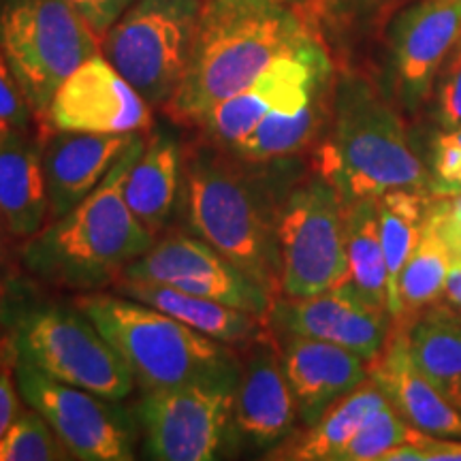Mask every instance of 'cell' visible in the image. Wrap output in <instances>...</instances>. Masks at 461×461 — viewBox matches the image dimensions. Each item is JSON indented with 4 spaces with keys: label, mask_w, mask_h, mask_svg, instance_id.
I'll return each instance as SVG.
<instances>
[{
    "label": "cell",
    "mask_w": 461,
    "mask_h": 461,
    "mask_svg": "<svg viewBox=\"0 0 461 461\" xmlns=\"http://www.w3.org/2000/svg\"><path fill=\"white\" fill-rule=\"evenodd\" d=\"M269 165L203 140L184 157V197L193 233L278 299V218L291 184Z\"/></svg>",
    "instance_id": "6da1fadb"
},
{
    "label": "cell",
    "mask_w": 461,
    "mask_h": 461,
    "mask_svg": "<svg viewBox=\"0 0 461 461\" xmlns=\"http://www.w3.org/2000/svg\"><path fill=\"white\" fill-rule=\"evenodd\" d=\"M143 148L146 137L137 132L105 180L82 203L24 240L22 265L34 278L68 291H101L115 285L126 265L154 246L157 235L132 214L124 199V180Z\"/></svg>",
    "instance_id": "7a4b0ae2"
},
{
    "label": "cell",
    "mask_w": 461,
    "mask_h": 461,
    "mask_svg": "<svg viewBox=\"0 0 461 461\" xmlns=\"http://www.w3.org/2000/svg\"><path fill=\"white\" fill-rule=\"evenodd\" d=\"M308 34L302 17L282 0H203L186 71L167 113L194 126L207 109L244 90Z\"/></svg>",
    "instance_id": "3957f363"
},
{
    "label": "cell",
    "mask_w": 461,
    "mask_h": 461,
    "mask_svg": "<svg viewBox=\"0 0 461 461\" xmlns=\"http://www.w3.org/2000/svg\"><path fill=\"white\" fill-rule=\"evenodd\" d=\"M95 322L143 391L180 384H229L238 387L241 353L173 316L135 299L109 293H82L75 299Z\"/></svg>",
    "instance_id": "277c9868"
},
{
    "label": "cell",
    "mask_w": 461,
    "mask_h": 461,
    "mask_svg": "<svg viewBox=\"0 0 461 461\" xmlns=\"http://www.w3.org/2000/svg\"><path fill=\"white\" fill-rule=\"evenodd\" d=\"M330 137L321 148L319 173L346 203L376 199L397 188L429 186L406 137L400 113L367 79L346 75L331 96Z\"/></svg>",
    "instance_id": "5b68a950"
},
{
    "label": "cell",
    "mask_w": 461,
    "mask_h": 461,
    "mask_svg": "<svg viewBox=\"0 0 461 461\" xmlns=\"http://www.w3.org/2000/svg\"><path fill=\"white\" fill-rule=\"evenodd\" d=\"M103 41L65 0H3L0 51L43 122L56 90Z\"/></svg>",
    "instance_id": "8992f818"
},
{
    "label": "cell",
    "mask_w": 461,
    "mask_h": 461,
    "mask_svg": "<svg viewBox=\"0 0 461 461\" xmlns=\"http://www.w3.org/2000/svg\"><path fill=\"white\" fill-rule=\"evenodd\" d=\"M278 246L280 297L319 295L346 280V201L319 171L286 190Z\"/></svg>",
    "instance_id": "52a82bcc"
},
{
    "label": "cell",
    "mask_w": 461,
    "mask_h": 461,
    "mask_svg": "<svg viewBox=\"0 0 461 461\" xmlns=\"http://www.w3.org/2000/svg\"><path fill=\"white\" fill-rule=\"evenodd\" d=\"M203 0H135L103 39V54L152 107L182 82Z\"/></svg>",
    "instance_id": "ba28073f"
},
{
    "label": "cell",
    "mask_w": 461,
    "mask_h": 461,
    "mask_svg": "<svg viewBox=\"0 0 461 461\" xmlns=\"http://www.w3.org/2000/svg\"><path fill=\"white\" fill-rule=\"evenodd\" d=\"M15 353L60 383L122 402L135 378L122 357L77 305L28 310L14 331Z\"/></svg>",
    "instance_id": "9c48e42d"
},
{
    "label": "cell",
    "mask_w": 461,
    "mask_h": 461,
    "mask_svg": "<svg viewBox=\"0 0 461 461\" xmlns=\"http://www.w3.org/2000/svg\"><path fill=\"white\" fill-rule=\"evenodd\" d=\"M22 402L43 414L73 459L129 461L135 457V423L120 402L51 378L17 357Z\"/></svg>",
    "instance_id": "30bf717a"
},
{
    "label": "cell",
    "mask_w": 461,
    "mask_h": 461,
    "mask_svg": "<svg viewBox=\"0 0 461 461\" xmlns=\"http://www.w3.org/2000/svg\"><path fill=\"white\" fill-rule=\"evenodd\" d=\"M235 387L180 384L146 391L140 419L146 451L158 461H210L233 442Z\"/></svg>",
    "instance_id": "8fae6325"
},
{
    "label": "cell",
    "mask_w": 461,
    "mask_h": 461,
    "mask_svg": "<svg viewBox=\"0 0 461 461\" xmlns=\"http://www.w3.org/2000/svg\"><path fill=\"white\" fill-rule=\"evenodd\" d=\"M330 60L312 34L280 54L252 84L201 115L199 126L207 141L230 148L248 135L267 113L299 107L327 92Z\"/></svg>",
    "instance_id": "7c38bea8"
},
{
    "label": "cell",
    "mask_w": 461,
    "mask_h": 461,
    "mask_svg": "<svg viewBox=\"0 0 461 461\" xmlns=\"http://www.w3.org/2000/svg\"><path fill=\"white\" fill-rule=\"evenodd\" d=\"M120 278L157 282L267 319L276 297L199 235H169L126 265Z\"/></svg>",
    "instance_id": "4fadbf2b"
},
{
    "label": "cell",
    "mask_w": 461,
    "mask_h": 461,
    "mask_svg": "<svg viewBox=\"0 0 461 461\" xmlns=\"http://www.w3.org/2000/svg\"><path fill=\"white\" fill-rule=\"evenodd\" d=\"M67 132L131 135L152 126V105L107 60L90 56L56 90L41 126Z\"/></svg>",
    "instance_id": "5bb4252c"
},
{
    "label": "cell",
    "mask_w": 461,
    "mask_h": 461,
    "mask_svg": "<svg viewBox=\"0 0 461 461\" xmlns=\"http://www.w3.org/2000/svg\"><path fill=\"white\" fill-rule=\"evenodd\" d=\"M299 423L295 395L282 366L278 339L269 330L244 346L233 400V442L274 451Z\"/></svg>",
    "instance_id": "9a60e30c"
},
{
    "label": "cell",
    "mask_w": 461,
    "mask_h": 461,
    "mask_svg": "<svg viewBox=\"0 0 461 461\" xmlns=\"http://www.w3.org/2000/svg\"><path fill=\"white\" fill-rule=\"evenodd\" d=\"M461 32V0H420L391 26V86L403 107L414 109L431 86Z\"/></svg>",
    "instance_id": "2e32d148"
},
{
    "label": "cell",
    "mask_w": 461,
    "mask_h": 461,
    "mask_svg": "<svg viewBox=\"0 0 461 461\" xmlns=\"http://www.w3.org/2000/svg\"><path fill=\"white\" fill-rule=\"evenodd\" d=\"M274 333H293L344 346L372 363L389 342L393 321L389 314L357 302L342 288L310 297H278L267 314Z\"/></svg>",
    "instance_id": "e0dca14e"
},
{
    "label": "cell",
    "mask_w": 461,
    "mask_h": 461,
    "mask_svg": "<svg viewBox=\"0 0 461 461\" xmlns=\"http://www.w3.org/2000/svg\"><path fill=\"white\" fill-rule=\"evenodd\" d=\"M274 336L295 395L299 423L305 428L314 425L333 402L370 378V363L344 346L293 333Z\"/></svg>",
    "instance_id": "ac0fdd59"
},
{
    "label": "cell",
    "mask_w": 461,
    "mask_h": 461,
    "mask_svg": "<svg viewBox=\"0 0 461 461\" xmlns=\"http://www.w3.org/2000/svg\"><path fill=\"white\" fill-rule=\"evenodd\" d=\"M135 137L137 132L96 135L67 131H51L48 140L43 137L50 221L68 214L75 205L82 203L105 180Z\"/></svg>",
    "instance_id": "d6986e66"
},
{
    "label": "cell",
    "mask_w": 461,
    "mask_h": 461,
    "mask_svg": "<svg viewBox=\"0 0 461 461\" xmlns=\"http://www.w3.org/2000/svg\"><path fill=\"white\" fill-rule=\"evenodd\" d=\"M370 378L412 429L436 438H461V412L414 367L403 327L391 330L384 350L370 363Z\"/></svg>",
    "instance_id": "ffe728a7"
},
{
    "label": "cell",
    "mask_w": 461,
    "mask_h": 461,
    "mask_svg": "<svg viewBox=\"0 0 461 461\" xmlns=\"http://www.w3.org/2000/svg\"><path fill=\"white\" fill-rule=\"evenodd\" d=\"M0 216L14 240H28L50 222L43 137L32 129L0 131Z\"/></svg>",
    "instance_id": "44dd1931"
},
{
    "label": "cell",
    "mask_w": 461,
    "mask_h": 461,
    "mask_svg": "<svg viewBox=\"0 0 461 461\" xmlns=\"http://www.w3.org/2000/svg\"><path fill=\"white\" fill-rule=\"evenodd\" d=\"M113 286L118 295L152 305L184 325L193 327L194 331L222 344L244 348L269 331L267 319L263 316L214 302V299L184 293L180 288L129 278H120Z\"/></svg>",
    "instance_id": "7402d4cb"
},
{
    "label": "cell",
    "mask_w": 461,
    "mask_h": 461,
    "mask_svg": "<svg viewBox=\"0 0 461 461\" xmlns=\"http://www.w3.org/2000/svg\"><path fill=\"white\" fill-rule=\"evenodd\" d=\"M184 188V152L171 132H154L124 180L131 212L158 235L176 214Z\"/></svg>",
    "instance_id": "603a6c76"
},
{
    "label": "cell",
    "mask_w": 461,
    "mask_h": 461,
    "mask_svg": "<svg viewBox=\"0 0 461 461\" xmlns=\"http://www.w3.org/2000/svg\"><path fill=\"white\" fill-rule=\"evenodd\" d=\"M408 353L414 367L445 400L461 412V319L445 303H436L406 327Z\"/></svg>",
    "instance_id": "cb8c5ba5"
},
{
    "label": "cell",
    "mask_w": 461,
    "mask_h": 461,
    "mask_svg": "<svg viewBox=\"0 0 461 461\" xmlns=\"http://www.w3.org/2000/svg\"><path fill=\"white\" fill-rule=\"evenodd\" d=\"M346 263L348 274L336 288L374 312L389 314V272L380 241L376 199L346 203Z\"/></svg>",
    "instance_id": "d4e9b609"
},
{
    "label": "cell",
    "mask_w": 461,
    "mask_h": 461,
    "mask_svg": "<svg viewBox=\"0 0 461 461\" xmlns=\"http://www.w3.org/2000/svg\"><path fill=\"white\" fill-rule=\"evenodd\" d=\"M387 403L383 391L372 378L338 402H333L322 417L310 425L308 431L299 438H288L269 455L272 459H297V461H338V455L348 445L355 431L361 428L367 414L378 406Z\"/></svg>",
    "instance_id": "484cf974"
},
{
    "label": "cell",
    "mask_w": 461,
    "mask_h": 461,
    "mask_svg": "<svg viewBox=\"0 0 461 461\" xmlns=\"http://www.w3.org/2000/svg\"><path fill=\"white\" fill-rule=\"evenodd\" d=\"M330 112L331 103H327V92L305 105L274 109L248 135L227 149L235 157L255 163L285 160L314 141Z\"/></svg>",
    "instance_id": "4316f807"
},
{
    "label": "cell",
    "mask_w": 461,
    "mask_h": 461,
    "mask_svg": "<svg viewBox=\"0 0 461 461\" xmlns=\"http://www.w3.org/2000/svg\"><path fill=\"white\" fill-rule=\"evenodd\" d=\"M451 267V257H448L445 241L425 218L417 250L403 265L393 295H391L389 314L393 327H406L420 312L440 303Z\"/></svg>",
    "instance_id": "83f0119b"
},
{
    "label": "cell",
    "mask_w": 461,
    "mask_h": 461,
    "mask_svg": "<svg viewBox=\"0 0 461 461\" xmlns=\"http://www.w3.org/2000/svg\"><path fill=\"white\" fill-rule=\"evenodd\" d=\"M431 197L434 193H425L419 188H397L376 197L380 241H383L389 272V302L403 265L417 250Z\"/></svg>",
    "instance_id": "f1b7e54d"
},
{
    "label": "cell",
    "mask_w": 461,
    "mask_h": 461,
    "mask_svg": "<svg viewBox=\"0 0 461 461\" xmlns=\"http://www.w3.org/2000/svg\"><path fill=\"white\" fill-rule=\"evenodd\" d=\"M73 459L43 414L28 406L0 440V461H67Z\"/></svg>",
    "instance_id": "f546056e"
},
{
    "label": "cell",
    "mask_w": 461,
    "mask_h": 461,
    "mask_svg": "<svg viewBox=\"0 0 461 461\" xmlns=\"http://www.w3.org/2000/svg\"><path fill=\"white\" fill-rule=\"evenodd\" d=\"M412 431L387 402L367 414L361 428L338 455V461H380L391 448L411 440Z\"/></svg>",
    "instance_id": "4dcf8cb0"
},
{
    "label": "cell",
    "mask_w": 461,
    "mask_h": 461,
    "mask_svg": "<svg viewBox=\"0 0 461 461\" xmlns=\"http://www.w3.org/2000/svg\"><path fill=\"white\" fill-rule=\"evenodd\" d=\"M431 167H434V177L429 182L431 193H461V126L436 137L431 148Z\"/></svg>",
    "instance_id": "1f68e13d"
},
{
    "label": "cell",
    "mask_w": 461,
    "mask_h": 461,
    "mask_svg": "<svg viewBox=\"0 0 461 461\" xmlns=\"http://www.w3.org/2000/svg\"><path fill=\"white\" fill-rule=\"evenodd\" d=\"M34 118L37 115H34L31 101L26 99L14 68L0 51V131L31 129Z\"/></svg>",
    "instance_id": "d6a6232c"
},
{
    "label": "cell",
    "mask_w": 461,
    "mask_h": 461,
    "mask_svg": "<svg viewBox=\"0 0 461 461\" xmlns=\"http://www.w3.org/2000/svg\"><path fill=\"white\" fill-rule=\"evenodd\" d=\"M428 222L445 241L453 267L461 265V193L434 194L429 203Z\"/></svg>",
    "instance_id": "836d02e7"
},
{
    "label": "cell",
    "mask_w": 461,
    "mask_h": 461,
    "mask_svg": "<svg viewBox=\"0 0 461 461\" xmlns=\"http://www.w3.org/2000/svg\"><path fill=\"white\" fill-rule=\"evenodd\" d=\"M15 344L14 338L7 336L0 339V440L7 434L11 423L22 412L20 389L15 380Z\"/></svg>",
    "instance_id": "e575fe53"
},
{
    "label": "cell",
    "mask_w": 461,
    "mask_h": 461,
    "mask_svg": "<svg viewBox=\"0 0 461 461\" xmlns=\"http://www.w3.org/2000/svg\"><path fill=\"white\" fill-rule=\"evenodd\" d=\"M438 118L447 129L461 126V45L453 50L451 60L438 84Z\"/></svg>",
    "instance_id": "d590c367"
},
{
    "label": "cell",
    "mask_w": 461,
    "mask_h": 461,
    "mask_svg": "<svg viewBox=\"0 0 461 461\" xmlns=\"http://www.w3.org/2000/svg\"><path fill=\"white\" fill-rule=\"evenodd\" d=\"M84 17V22L95 31L96 37L105 39L112 26L126 14L135 0H65Z\"/></svg>",
    "instance_id": "8d00e7d4"
},
{
    "label": "cell",
    "mask_w": 461,
    "mask_h": 461,
    "mask_svg": "<svg viewBox=\"0 0 461 461\" xmlns=\"http://www.w3.org/2000/svg\"><path fill=\"white\" fill-rule=\"evenodd\" d=\"M412 440L420 448V453H423V461H461V442H448L445 438L440 440L436 436L420 434L417 429H414Z\"/></svg>",
    "instance_id": "74e56055"
},
{
    "label": "cell",
    "mask_w": 461,
    "mask_h": 461,
    "mask_svg": "<svg viewBox=\"0 0 461 461\" xmlns=\"http://www.w3.org/2000/svg\"><path fill=\"white\" fill-rule=\"evenodd\" d=\"M440 303H445L448 310H453L461 319V265L459 267H451V272H448Z\"/></svg>",
    "instance_id": "f35d334b"
},
{
    "label": "cell",
    "mask_w": 461,
    "mask_h": 461,
    "mask_svg": "<svg viewBox=\"0 0 461 461\" xmlns=\"http://www.w3.org/2000/svg\"><path fill=\"white\" fill-rule=\"evenodd\" d=\"M11 240H14V235L9 233L7 224H5L3 216H0V274H5L9 269V263H11Z\"/></svg>",
    "instance_id": "ab89813d"
}]
</instances>
